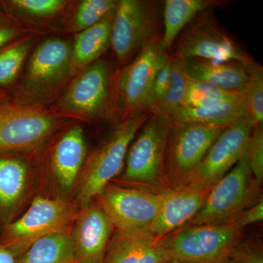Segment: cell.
<instances>
[{
	"mask_svg": "<svg viewBox=\"0 0 263 263\" xmlns=\"http://www.w3.org/2000/svg\"><path fill=\"white\" fill-rule=\"evenodd\" d=\"M226 127H207L171 121L164 162L167 190L187 186L208 150Z\"/></svg>",
	"mask_w": 263,
	"mask_h": 263,
	"instance_id": "cell-11",
	"label": "cell"
},
{
	"mask_svg": "<svg viewBox=\"0 0 263 263\" xmlns=\"http://www.w3.org/2000/svg\"><path fill=\"white\" fill-rule=\"evenodd\" d=\"M181 61L185 72L190 79L245 94L249 74L247 68L241 64L235 62H215L199 59H186Z\"/></svg>",
	"mask_w": 263,
	"mask_h": 263,
	"instance_id": "cell-20",
	"label": "cell"
},
{
	"mask_svg": "<svg viewBox=\"0 0 263 263\" xmlns=\"http://www.w3.org/2000/svg\"><path fill=\"white\" fill-rule=\"evenodd\" d=\"M164 263H183V262H178V261L171 260V261H167V262H165Z\"/></svg>",
	"mask_w": 263,
	"mask_h": 263,
	"instance_id": "cell-38",
	"label": "cell"
},
{
	"mask_svg": "<svg viewBox=\"0 0 263 263\" xmlns=\"http://www.w3.org/2000/svg\"><path fill=\"white\" fill-rule=\"evenodd\" d=\"M261 187L251 171L247 152L209 190L203 207L186 226L230 223L262 198Z\"/></svg>",
	"mask_w": 263,
	"mask_h": 263,
	"instance_id": "cell-10",
	"label": "cell"
},
{
	"mask_svg": "<svg viewBox=\"0 0 263 263\" xmlns=\"http://www.w3.org/2000/svg\"><path fill=\"white\" fill-rule=\"evenodd\" d=\"M88 155L84 131L72 124L41 148L39 196L74 200L76 186Z\"/></svg>",
	"mask_w": 263,
	"mask_h": 263,
	"instance_id": "cell-4",
	"label": "cell"
},
{
	"mask_svg": "<svg viewBox=\"0 0 263 263\" xmlns=\"http://www.w3.org/2000/svg\"><path fill=\"white\" fill-rule=\"evenodd\" d=\"M80 209L75 200L36 197L20 217L0 231V245L18 257L38 240L70 230Z\"/></svg>",
	"mask_w": 263,
	"mask_h": 263,
	"instance_id": "cell-7",
	"label": "cell"
},
{
	"mask_svg": "<svg viewBox=\"0 0 263 263\" xmlns=\"http://www.w3.org/2000/svg\"><path fill=\"white\" fill-rule=\"evenodd\" d=\"M245 94L221 89L214 85L189 78L188 90L183 106L200 108L246 101Z\"/></svg>",
	"mask_w": 263,
	"mask_h": 263,
	"instance_id": "cell-27",
	"label": "cell"
},
{
	"mask_svg": "<svg viewBox=\"0 0 263 263\" xmlns=\"http://www.w3.org/2000/svg\"><path fill=\"white\" fill-rule=\"evenodd\" d=\"M228 2L221 0H166L164 3V32L161 37L165 51L173 44L181 30L205 10L224 8Z\"/></svg>",
	"mask_w": 263,
	"mask_h": 263,
	"instance_id": "cell-22",
	"label": "cell"
},
{
	"mask_svg": "<svg viewBox=\"0 0 263 263\" xmlns=\"http://www.w3.org/2000/svg\"><path fill=\"white\" fill-rule=\"evenodd\" d=\"M162 194L110 183L94 200L115 230L148 231L160 209Z\"/></svg>",
	"mask_w": 263,
	"mask_h": 263,
	"instance_id": "cell-16",
	"label": "cell"
},
{
	"mask_svg": "<svg viewBox=\"0 0 263 263\" xmlns=\"http://www.w3.org/2000/svg\"><path fill=\"white\" fill-rule=\"evenodd\" d=\"M247 113L246 100L200 108L181 106L175 109L167 115L173 122L207 127H221L228 125Z\"/></svg>",
	"mask_w": 263,
	"mask_h": 263,
	"instance_id": "cell-23",
	"label": "cell"
},
{
	"mask_svg": "<svg viewBox=\"0 0 263 263\" xmlns=\"http://www.w3.org/2000/svg\"><path fill=\"white\" fill-rule=\"evenodd\" d=\"M24 75L13 98L46 108L56 101L75 76L72 68V44L62 38L44 40L29 55Z\"/></svg>",
	"mask_w": 263,
	"mask_h": 263,
	"instance_id": "cell-2",
	"label": "cell"
},
{
	"mask_svg": "<svg viewBox=\"0 0 263 263\" xmlns=\"http://www.w3.org/2000/svg\"><path fill=\"white\" fill-rule=\"evenodd\" d=\"M254 127L247 113L228 124L208 150L186 187L209 191L247 153Z\"/></svg>",
	"mask_w": 263,
	"mask_h": 263,
	"instance_id": "cell-15",
	"label": "cell"
},
{
	"mask_svg": "<svg viewBox=\"0 0 263 263\" xmlns=\"http://www.w3.org/2000/svg\"><path fill=\"white\" fill-rule=\"evenodd\" d=\"M41 193V148L0 152V231L16 220Z\"/></svg>",
	"mask_w": 263,
	"mask_h": 263,
	"instance_id": "cell-9",
	"label": "cell"
},
{
	"mask_svg": "<svg viewBox=\"0 0 263 263\" xmlns=\"http://www.w3.org/2000/svg\"><path fill=\"white\" fill-rule=\"evenodd\" d=\"M114 80L110 65L99 60L77 74L51 110L72 120L114 117Z\"/></svg>",
	"mask_w": 263,
	"mask_h": 263,
	"instance_id": "cell-6",
	"label": "cell"
},
{
	"mask_svg": "<svg viewBox=\"0 0 263 263\" xmlns=\"http://www.w3.org/2000/svg\"><path fill=\"white\" fill-rule=\"evenodd\" d=\"M171 74V57L164 62L156 72L155 79L152 83L147 110L152 112L163 100L164 95L168 89Z\"/></svg>",
	"mask_w": 263,
	"mask_h": 263,
	"instance_id": "cell-32",
	"label": "cell"
},
{
	"mask_svg": "<svg viewBox=\"0 0 263 263\" xmlns=\"http://www.w3.org/2000/svg\"><path fill=\"white\" fill-rule=\"evenodd\" d=\"M32 29L25 28L4 10H0V50L17 40L27 36Z\"/></svg>",
	"mask_w": 263,
	"mask_h": 263,
	"instance_id": "cell-33",
	"label": "cell"
},
{
	"mask_svg": "<svg viewBox=\"0 0 263 263\" xmlns=\"http://www.w3.org/2000/svg\"><path fill=\"white\" fill-rule=\"evenodd\" d=\"M65 0H8L1 2L3 10L12 18L44 21L54 18L70 4Z\"/></svg>",
	"mask_w": 263,
	"mask_h": 263,
	"instance_id": "cell-26",
	"label": "cell"
},
{
	"mask_svg": "<svg viewBox=\"0 0 263 263\" xmlns=\"http://www.w3.org/2000/svg\"><path fill=\"white\" fill-rule=\"evenodd\" d=\"M15 256L4 246L0 245V263H15Z\"/></svg>",
	"mask_w": 263,
	"mask_h": 263,
	"instance_id": "cell-36",
	"label": "cell"
},
{
	"mask_svg": "<svg viewBox=\"0 0 263 263\" xmlns=\"http://www.w3.org/2000/svg\"><path fill=\"white\" fill-rule=\"evenodd\" d=\"M180 36L174 57L215 62H235L247 68L254 60L219 25L211 10L192 21Z\"/></svg>",
	"mask_w": 263,
	"mask_h": 263,
	"instance_id": "cell-14",
	"label": "cell"
},
{
	"mask_svg": "<svg viewBox=\"0 0 263 263\" xmlns=\"http://www.w3.org/2000/svg\"><path fill=\"white\" fill-rule=\"evenodd\" d=\"M170 261L160 238L148 231L114 230L103 263H164Z\"/></svg>",
	"mask_w": 263,
	"mask_h": 263,
	"instance_id": "cell-19",
	"label": "cell"
},
{
	"mask_svg": "<svg viewBox=\"0 0 263 263\" xmlns=\"http://www.w3.org/2000/svg\"><path fill=\"white\" fill-rule=\"evenodd\" d=\"M160 10L155 1L119 0L111 30L110 46L118 62L127 65L158 35Z\"/></svg>",
	"mask_w": 263,
	"mask_h": 263,
	"instance_id": "cell-13",
	"label": "cell"
},
{
	"mask_svg": "<svg viewBox=\"0 0 263 263\" xmlns=\"http://www.w3.org/2000/svg\"><path fill=\"white\" fill-rule=\"evenodd\" d=\"M245 230L231 223L184 226L160 238L171 260L183 263H224Z\"/></svg>",
	"mask_w": 263,
	"mask_h": 263,
	"instance_id": "cell-8",
	"label": "cell"
},
{
	"mask_svg": "<svg viewBox=\"0 0 263 263\" xmlns=\"http://www.w3.org/2000/svg\"><path fill=\"white\" fill-rule=\"evenodd\" d=\"M70 229L34 242L15 258V263H76Z\"/></svg>",
	"mask_w": 263,
	"mask_h": 263,
	"instance_id": "cell-24",
	"label": "cell"
},
{
	"mask_svg": "<svg viewBox=\"0 0 263 263\" xmlns=\"http://www.w3.org/2000/svg\"><path fill=\"white\" fill-rule=\"evenodd\" d=\"M114 230L108 216L95 200L81 208L70 229L76 263H103Z\"/></svg>",
	"mask_w": 263,
	"mask_h": 263,
	"instance_id": "cell-17",
	"label": "cell"
},
{
	"mask_svg": "<svg viewBox=\"0 0 263 263\" xmlns=\"http://www.w3.org/2000/svg\"><path fill=\"white\" fill-rule=\"evenodd\" d=\"M72 124L51 109L7 97L0 101V152L38 149Z\"/></svg>",
	"mask_w": 263,
	"mask_h": 263,
	"instance_id": "cell-5",
	"label": "cell"
},
{
	"mask_svg": "<svg viewBox=\"0 0 263 263\" xmlns=\"http://www.w3.org/2000/svg\"><path fill=\"white\" fill-rule=\"evenodd\" d=\"M247 155L251 171L254 179L263 181V127L257 126L252 129L249 138Z\"/></svg>",
	"mask_w": 263,
	"mask_h": 263,
	"instance_id": "cell-31",
	"label": "cell"
},
{
	"mask_svg": "<svg viewBox=\"0 0 263 263\" xmlns=\"http://www.w3.org/2000/svg\"><path fill=\"white\" fill-rule=\"evenodd\" d=\"M209 193L183 187L162 193L160 209L148 231L161 238L186 226L201 210Z\"/></svg>",
	"mask_w": 263,
	"mask_h": 263,
	"instance_id": "cell-18",
	"label": "cell"
},
{
	"mask_svg": "<svg viewBox=\"0 0 263 263\" xmlns=\"http://www.w3.org/2000/svg\"><path fill=\"white\" fill-rule=\"evenodd\" d=\"M224 263H235V262H233V261H231V260H228L227 261V262H224Z\"/></svg>",
	"mask_w": 263,
	"mask_h": 263,
	"instance_id": "cell-39",
	"label": "cell"
},
{
	"mask_svg": "<svg viewBox=\"0 0 263 263\" xmlns=\"http://www.w3.org/2000/svg\"><path fill=\"white\" fill-rule=\"evenodd\" d=\"M150 114L148 110H142L120 121L88 153L73 197L80 208L93 201L106 185L122 174L132 142Z\"/></svg>",
	"mask_w": 263,
	"mask_h": 263,
	"instance_id": "cell-1",
	"label": "cell"
},
{
	"mask_svg": "<svg viewBox=\"0 0 263 263\" xmlns=\"http://www.w3.org/2000/svg\"><path fill=\"white\" fill-rule=\"evenodd\" d=\"M171 122L167 114L151 113L132 142L122 174L110 183L157 194L168 191L164 162Z\"/></svg>",
	"mask_w": 263,
	"mask_h": 263,
	"instance_id": "cell-3",
	"label": "cell"
},
{
	"mask_svg": "<svg viewBox=\"0 0 263 263\" xmlns=\"http://www.w3.org/2000/svg\"><path fill=\"white\" fill-rule=\"evenodd\" d=\"M189 77L183 69L182 61L171 57V81L163 100L151 113L168 114L183 106L188 90Z\"/></svg>",
	"mask_w": 263,
	"mask_h": 263,
	"instance_id": "cell-29",
	"label": "cell"
},
{
	"mask_svg": "<svg viewBox=\"0 0 263 263\" xmlns=\"http://www.w3.org/2000/svg\"><path fill=\"white\" fill-rule=\"evenodd\" d=\"M249 82L245 91L247 114L254 127L262 126L263 122V69L254 62L247 67Z\"/></svg>",
	"mask_w": 263,
	"mask_h": 263,
	"instance_id": "cell-30",
	"label": "cell"
},
{
	"mask_svg": "<svg viewBox=\"0 0 263 263\" xmlns=\"http://www.w3.org/2000/svg\"><path fill=\"white\" fill-rule=\"evenodd\" d=\"M235 263H263L262 245L253 240H242L230 256Z\"/></svg>",
	"mask_w": 263,
	"mask_h": 263,
	"instance_id": "cell-34",
	"label": "cell"
},
{
	"mask_svg": "<svg viewBox=\"0 0 263 263\" xmlns=\"http://www.w3.org/2000/svg\"><path fill=\"white\" fill-rule=\"evenodd\" d=\"M118 0H83L78 3L67 23L69 32L77 33L89 28L116 9Z\"/></svg>",
	"mask_w": 263,
	"mask_h": 263,
	"instance_id": "cell-28",
	"label": "cell"
},
{
	"mask_svg": "<svg viewBox=\"0 0 263 263\" xmlns=\"http://www.w3.org/2000/svg\"><path fill=\"white\" fill-rule=\"evenodd\" d=\"M115 10L105 15L98 23L75 34L72 44V68L74 76L100 60L110 46Z\"/></svg>",
	"mask_w": 263,
	"mask_h": 263,
	"instance_id": "cell-21",
	"label": "cell"
},
{
	"mask_svg": "<svg viewBox=\"0 0 263 263\" xmlns=\"http://www.w3.org/2000/svg\"><path fill=\"white\" fill-rule=\"evenodd\" d=\"M161 37L151 41L114 80V117L124 120L133 114L147 110L151 88L156 72L169 59Z\"/></svg>",
	"mask_w": 263,
	"mask_h": 263,
	"instance_id": "cell-12",
	"label": "cell"
},
{
	"mask_svg": "<svg viewBox=\"0 0 263 263\" xmlns=\"http://www.w3.org/2000/svg\"><path fill=\"white\" fill-rule=\"evenodd\" d=\"M263 219V198L260 199L253 206L246 209L236 216L230 223L234 224L240 230H245V228L254 223L262 221Z\"/></svg>",
	"mask_w": 263,
	"mask_h": 263,
	"instance_id": "cell-35",
	"label": "cell"
},
{
	"mask_svg": "<svg viewBox=\"0 0 263 263\" xmlns=\"http://www.w3.org/2000/svg\"><path fill=\"white\" fill-rule=\"evenodd\" d=\"M34 46L32 34L24 36L0 50V88L6 91L18 79Z\"/></svg>",
	"mask_w": 263,
	"mask_h": 263,
	"instance_id": "cell-25",
	"label": "cell"
},
{
	"mask_svg": "<svg viewBox=\"0 0 263 263\" xmlns=\"http://www.w3.org/2000/svg\"><path fill=\"white\" fill-rule=\"evenodd\" d=\"M7 98V92L5 90L1 89L0 88V101H2V100H4L5 98Z\"/></svg>",
	"mask_w": 263,
	"mask_h": 263,
	"instance_id": "cell-37",
	"label": "cell"
}]
</instances>
